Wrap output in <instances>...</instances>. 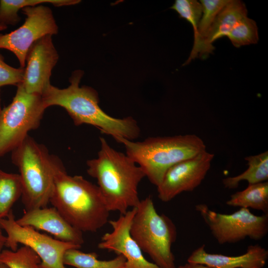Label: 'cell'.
<instances>
[{"label":"cell","mask_w":268,"mask_h":268,"mask_svg":"<svg viewBox=\"0 0 268 268\" xmlns=\"http://www.w3.org/2000/svg\"><path fill=\"white\" fill-rule=\"evenodd\" d=\"M83 71H74L69 79V85L61 89L51 84L42 95L45 106H59L64 108L74 125L93 126L102 134L112 136L118 143L122 139L134 140L140 135L137 122L132 117H112L99 106L97 92L90 86H79Z\"/></svg>","instance_id":"6da1fadb"},{"label":"cell","mask_w":268,"mask_h":268,"mask_svg":"<svg viewBox=\"0 0 268 268\" xmlns=\"http://www.w3.org/2000/svg\"><path fill=\"white\" fill-rule=\"evenodd\" d=\"M100 142L97 157L86 162L87 172L97 180L110 212L124 214L139 203L138 187L145 174L133 159L112 148L104 138L100 137Z\"/></svg>","instance_id":"7a4b0ae2"},{"label":"cell","mask_w":268,"mask_h":268,"mask_svg":"<svg viewBox=\"0 0 268 268\" xmlns=\"http://www.w3.org/2000/svg\"><path fill=\"white\" fill-rule=\"evenodd\" d=\"M50 202L82 232H96L108 222L110 211L97 185L81 176L69 175L63 163L56 173Z\"/></svg>","instance_id":"3957f363"},{"label":"cell","mask_w":268,"mask_h":268,"mask_svg":"<svg viewBox=\"0 0 268 268\" xmlns=\"http://www.w3.org/2000/svg\"><path fill=\"white\" fill-rule=\"evenodd\" d=\"M119 143L156 187L171 166L206 150L203 140L194 134L149 137L141 141L122 139Z\"/></svg>","instance_id":"277c9868"},{"label":"cell","mask_w":268,"mask_h":268,"mask_svg":"<svg viewBox=\"0 0 268 268\" xmlns=\"http://www.w3.org/2000/svg\"><path fill=\"white\" fill-rule=\"evenodd\" d=\"M11 152L12 162L19 172L25 210L47 207L62 161L29 135Z\"/></svg>","instance_id":"5b68a950"},{"label":"cell","mask_w":268,"mask_h":268,"mask_svg":"<svg viewBox=\"0 0 268 268\" xmlns=\"http://www.w3.org/2000/svg\"><path fill=\"white\" fill-rule=\"evenodd\" d=\"M130 233L156 265L177 268L171 248L177 238L176 227L169 217L157 212L150 196L140 200L136 207Z\"/></svg>","instance_id":"8992f818"},{"label":"cell","mask_w":268,"mask_h":268,"mask_svg":"<svg viewBox=\"0 0 268 268\" xmlns=\"http://www.w3.org/2000/svg\"><path fill=\"white\" fill-rule=\"evenodd\" d=\"M11 102L0 109V158L13 151L40 126L47 109L42 95L27 93L22 82Z\"/></svg>","instance_id":"52a82bcc"},{"label":"cell","mask_w":268,"mask_h":268,"mask_svg":"<svg viewBox=\"0 0 268 268\" xmlns=\"http://www.w3.org/2000/svg\"><path fill=\"white\" fill-rule=\"evenodd\" d=\"M195 209L220 244L235 243L247 238L259 240L268 232V214L256 215L245 208L230 214L220 213L204 203L196 205Z\"/></svg>","instance_id":"ba28073f"},{"label":"cell","mask_w":268,"mask_h":268,"mask_svg":"<svg viewBox=\"0 0 268 268\" xmlns=\"http://www.w3.org/2000/svg\"><path fill=\"white\" fill-rule=\"evenodd\" d=\"M0 225L7 234L5 246L12 251L16 250L19 244L29 247L40 257L41 268H67L63 263L66 252L81 247L53 238L31 227L18 224L12 210L0 220Z\"/></svg>","instance_id":"9c48e42d"},{"label":"cell","mask_w":268,"mask_h":268,"mask_svg":"<svg viewBox=\"0 0 268 268\" xmlns=\"http://www.w3.org/2000/svg\"><path fill=\"white\" fill-rule=\"evenodd\" d=\"M22 12L25 15L24 23L17 29L5 34L0 33V49L12 52L24 68L27 52L31 45L41 37L56 35L58 26L51 9L43 4L26 6Z\"/></svg>","instance_id":"30bf717a"},{"label":"cell","mask_w":268,"mask_h":268,"mask_svg":"<svg viewBox=\"0 0 268 268\" xmlns=\"http://www.w3.org/2000/svg\"><path fill=\"white\" fill-rule=\"evenodd\" d=\"M214 156L205 150L169 168L157 187L159 199L166 202L183 192L194 190L206 176Z\"/></svg>","instance_id":"8fae6325"},{"label":"cell","mask_w":268,"mask_h":268,"mask_svg":"<svg viewBox=\"0 0 268 268\" xmlns=\"http://www.w3.org/2000/svg\"><path fill=\"white\" fill-rule=\"evenodd\" d=\"M52 37L47 35L39 39L27 52L22 84L28 93L42 95L51 84L52 70L59 57Z\"/></svg>","instance_id":"7c38bea8"},{"label":"cell","mask_w":268,"mask_h":268,"mask_svg":"<svg viewBox=\"0 0 268 268\" xmlns=\"http://www.w3.org/2000/svg\"><path fill=\"white\" fill-rule=\"evenodd\" d=\"M135 211L136 207L133 208L121 214L117 219L109 221L112 230L102 236L98 247L123 256L126 260L125 268H161L146 259L131 235V225Z\"/></svg>","instance_id":"4fadbf2b"},{"label":"cell","mask_w":268,"mask_h":268,"mask_svg":"<svg viewBox=\"0 0 268 268\" xmlns=\"http://www.w3.org/2000/svg\"><path fill=\"white\" fill-rule=\"evenodd\" d=\"M16 221L21 226L46 231L64 242L80 246L84 243L82 232L72 226L53 206L25 210Z\"/></svg>","instance_id":"5bb4252c"},{"label":"cell","mask_w":268,"mask_h":268,"mask_svg":"<svg viewBox=\"0 0 268 268\" xmlns=\"http://www.w3.org/2000/svg\"><path fill=\"white\" fill-rule=\"evenodd\" d=\"M204 247L202 245L195 249L187 262L211 268H262L268 259V251L259 244L249 246L244 254L236 256L209 253Z\"/></svg>","instance_id":"9a60e30c"},{"label":"cell","mask_w":268,"mask_h":268,"mask_svg":"<svg viewBox=\"0 0 268 268\" xmlns=\"http://www.w3.org/2000/svg\"><path fill=\"white\" fill-rule=\"evenodd\" d=\"M246 16L247 10L245 3L241 0H230L217 15L205 40L207 54L214 49L213 42L227 37L234 26Z\"/></svg>","instance_id":"2e32d148"},{"label":"cell","mask_w":268,"mask_h":268,"mask_svg":"<svg viewBox=\"0 0 268 268\" xmlns=\"http://www.w3.org/2000/svg\"><path fill=\"white\" fill-rule=\"evenodd\" d=\"M226 204L268 214V182L248 185L245 189L231 195Z\"/></svg>","instance_id":"e0dca14e"},{"label":"cell","mask_w":268,"mask_h":268,"mask_svg":"<svg viewBox=\"0 0 268 268\" xmlns=\"http://www.w3.org/2000/svg\"><path fill=\"white\" fill-rule=\"evenodd\" d=\"M248 168L243 173L233 177H228L222 180L224 187L229 189L237 188L243 181L249 185L268 181V151L256 155L246 157Z\"/></svg>","instance_id":"ac0fdd59"},{"label":"cell","mask_w":268,"mask_h":268,"mask_svg":"<svg viewBox=\"0 0 268 268\" xmlns=\"http://www.w3.org/2000/svg\"><path fill=\"white\" fill-rule=\"evenodd\" d=\"M96 253H86L79 249H70L66 252L63 258L64 265L76 268H125L126 259L118 255L110 260H100Z\"/></svg>","instance_id":"d6986e66"},{"label":"cell","mask_w":268,"mask_h":268,"mask_svg":"<svg viewBox=\"0 0 268 268\" xmlns=\"http://www.w3.org/2000/svg\"><path fill=\"white\" fill-rule=\"evenodd\" d=\"M79 0H0V24L15 25L20 20L19 10L26 6H34L43 3H51L55 6L74 5Z\"/></svg>","instance_id":"ffe728a7"},{"label":"cell","mask_w":268,"mask_h":268,"mask_svg":"<svg viewBox=\"0 0 268 268\" xmlns=\"http://www.w3.org/2000/svg\"><path fill=\"white\" fill-rule=\"evenodd\" d=\"M22 184L19 174L0 169V220L5 218L15 202L21 197Z\"/></svg>","instance_id":"44dd1931"},{"label":"cell","mask_w":268,"mask_h":268,"mask_svg":"<svg viewBox=\"0 0 268 268\" xmlns=\"http://www.w3.org/2000/svg\"><path fill=\"white\" fill-rule=\"evenodd\" d=\"M41 259L30 248L23 245L15 251L3 250L0 263L8 268H41Z\"/></svg>","instance_id":"7402d4cb"},{"label":"cell","mask_w":268,"mask_h":268,"mask_svg":"<svg viewBox=\"0 0 268 268\" xmlns=\"http://www.w3.org/2000/svg\"><path fill=\"white\" fill-rule=\"evenodd\" d=\"M227 37L233 46L237 48L256 44L259 41L256 23L254 20L246 16L234 26Z\"/></svg>","instance_id":"603a6c76"},{"label":"cell","mask_w":268,"mask_h":268,"mask_svg":"<svg viewBox=\"0 0 268 268\" xmlns=\"http://www.w3.org/2000/svg\"><path fill=\"white\" fill-rule=\"evenodd\" d=\"M175 10L180 17L185 19L192 26L194 41L193 48L198 42V26L201 18L202 8L200 2L196 0H176L171 7Z\"/></svg>","instance_id":"cb8c5ba5"},{"label":"cell","mask_w":268,"mask_h":268,"mask_svg":"<svg viewBox=\"0 0 268 268\" xmlns=\"http://www.w3.org/2000/svg\"><path fill=\"white\" fill-rule=\"evenodd\" d=\"M25 67L15 68L7 65L0 52V87L5 85H17L24 78Z\"/></svg>","instance_id":"d4e9b609"},{"label":"cell","mask_w":268,"mask_h":268,"mask_svg":"<svg viewBox=\"0 0 268 268\" xmlns=\"http://www.w3.org/2000/svg\"><path fill=\"white\" fill-rule=\"evenodd\" d=\"M177 268H210L203 264L187 262L184 265L179 266Z\"/></svg>","instance_id":"484cf974"},{"label":"cell","mask_w":268,"mask_h":268,"mask_svg":"<svg viewBox=\"0 0 268 268\" xmlns=\"http://www.w3.org/2000/svg\"><path fill=\"white\" fill-rule=\"evenodd\" d=\"M6 242V236H5L2 232V228L0 225V254L3 250L2 248L5 246Z\"/></svg>","instance_id":"4316f807"},{"label":"cell","mask_w":268,"mask_h":268,"mask_svg":"<svg viewBox=\"0 0 268 268\" xmlns=\"http://www.w3.org/2000/svg\"><path fill=\"white\" fill-rule=\"evenodd\" d=\"M7 28V26L5 25H3L2 24H0V31H3Z\"/></svg>","instance_id":"83f0119b"},{"label":"cell","mask_w":268,"mask_h":268,"mask_svg":"<svg viewBox=\"0 0 268 268\" xmlns=\"http://www.w3.org/2000/svg\"><path fill=\"white\" fill-rule=\"evenodd\" d=\"M0 268H8L6 265L0 263Z\"/></svg>","instance_id":"f1b7e54d"},{"label":"cell","mask_w":268,"mask_h":268,"mask_svg":"<svg viewBox=\"0 0 268 268\" xmlns=\"http://www.w3.org/2000/svg\"></svg>","instance_id":"f546056e"}]
</instances>
